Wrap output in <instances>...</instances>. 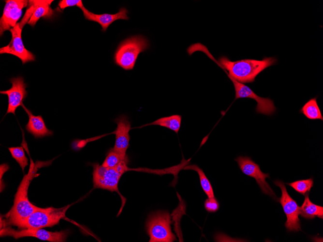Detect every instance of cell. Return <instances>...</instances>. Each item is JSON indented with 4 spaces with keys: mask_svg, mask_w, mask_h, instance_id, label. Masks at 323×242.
<instances>
[{
    "mask_svg": "<svg viewBox=\"0 0 323 242\" xmlns=\"http://www.w3.org/2000/svg\"><path fill=\"white\" fill-rule=\"evenodd\" d=\"M117 127L114 131L116 135L115 142L113 148L120 153L126 155L129 146L131 123L128 117L125 114H121L115 120Z\"/></svg>",
    "mask_w": 323,
    "mask_h": 242,
    "instance_id": "14",
    "label": "cell"
},
{
    "mask_svg": "<svg viewBox=\"0 0 323 242\" xmlns=\"http://www.w3.org/2000/svg\"><path fill=\"white\" fill-rule=\"evenodd\" d=\"M317 97L310 98L299 110V113L304 114L310 120H323V117L317 101Z\"/></svg>",
    "mask_w": 323,
    "mask_h": 242,
    "instance_id": "20",
    "label": "cell"
},
{
    "mask_svg": "<svg viewBox=\"0 0 323 242\" xmlns=\"http://www.w3.org/2000/svg\"><path fill=\"white\" fill-rule=\"evenodd\" d=\"M10 81L12 85L11 87L8 90L1 91L0 93L8 96V106L6 114L12 113L15 114L16 109L22 105L23 101L27 96V85L22 76L12 78Z\"/></svg>",
    "mask_w": 323,
    "mask_h": 242,
    "instance_id": "13",
    "label": "cell"
},
{
    "mask_svg": "<svg viewBox=\"0 0 323 242\" xmlns=\"http://www.w3.org/2000/svg\"><path fill=\"white\" fill-rule=\"evenodd\" d=\"M204 207L208 213H215L220 208V204L216 198H208L204 202Z\"/></svg>",
    "mask_w": 323,
    "mask_h": 242,
    "instance_id": "25",
    "label": "cell"
},
{
    "mask_svg": "<svg viewBox=\"0 0 323 242\" xmlns=\"http://www.w3.org/2000/svg\"><path fill=\"white\" fill-rule=\"evenodd\" d=\"M12 157L16 161L24 172L25 167L28 165V159L25 156L24 149L21 146L8 148Z\"/></svg>",
    "mask_w": 323,
    "mask_h": 242,
    "instance_id": "24",
    "label": "cell"
},
{
    "mask_svg": "<svg viewBox=\"0 0 323 242\" xmlns=\"http://www.w3.org/2000/svg\"><path fill=\"white\" fill-rule=\"evenodd\" d=\"M181 116L174 114L168 116L161 117L155 121L139 127L142 128L150 125H158L171 129L177 133L180 129L181 123Z\"/></svg>",
    "mask_w": 323,
    "mask_h": 242,
    "instance_id": "19",
    "label": "cell"
},
{
    "mask_svg": "<svg viewBox=\"0 0 323 242\" xmlns=\"http://www.w3.org/2000/svg\"><path fill=\"white\" fill-rule=\"evenodd\" d=\"M33 174L29 173L26 175L19 185L15 197L14 205L6 214L7 220L5 222L9 225L14 226L17 222L24 219L30 215L38 207L32 204L28 197V190Z\"/></svg>",
    "mask_w": 323,
    "mask_h": 242,
    "instance_id": "4",
    "label": "cell"
},
{
    "mask_svg": "<svg viewBox=\"0 0 323 242\" xmlns=\"http://www.w3.org/2000/svg\"><path fill=\"white\" fill-rule=\"evenodd\" d=\"M21 106L29 116V121L26 125V129L28 132L36 138L53 135V132L47 128L42 116L34 115L23 104Z\"/></svg>",
    "mask_w": 323,
    "mask_h": 242,
    "instance_id": "16",
    "label": "cell"
},
{
    "mask_svg": "<svg viewBox=\"0 0 323 242\" xmlns=\"http://www.w3.org/2000/svg\"><path fill=\"white\" fill-rule=\"evenodd\" d=\"M22 29L18 22L9 30L12 34L11 40L8 45L0 48V53L14 55L21 59L24 64L34 61L35 57L25 47L21 37Z\"/></svg>",
    "mask_w": 323,
    "mask_h": 242,
    "instance_id": "11",
    "label": "cell"
},
{
    "mask_svg": "<svg viewBox=\"0 0 323 242\" xmlns=\"http://www.w3.org/2000/svg\"><path fill=\"white\" fill-rule=\"evenodd\" d=\"M81 10L82 11L85 18L88 20L99 23L102 27V31H106L109 26L117 20H128V11L125 7H121L118 12L114 14L104 13L95 14L88 11L84 6Z\"/></svg>",
    "mask_w": 323,
    "mask_h": 242,
    "instance_id": "15",
    "label": "cell"
},
{
    "mask_svg": "<svg viewBox=\"0 0 323 242\" xmlns=\"http://www.w3.org/2000/svg\"><path fill=\"white\" fill-rule=\"evenodd\" d=\"M129 162H124L115 168H106L97 163L92 164L94 188L108 190L117 192L121 197L124 206L126 199L120 193L118 184L121 176L129 168Z\"/></svg>",
    "mask_w": 323,
    "mask_h": 242,
    "instance_id": "3",
    "label": "cell"
},
{
    "mask_svg": "<svg viewBox=\"0 0 323 242\" xmlns=\"http://www.w3.org/2000/svg\"><path fill=\"white\" fill-rule=\"evenodd\" d=\"M191 50L192 52L198 51L205 53L230 76L242 84L252 83L257 75L278 61L272 57H264L261 60L244 59L233 61L225 56L220 57L217 61L207 47L199 43L193 44Z\"/></svg>",
    "mask_w": 323,
    "mask_h": 242,
    "instance_id": "1",
    "label": "cell"
},
{
    "mask_svg": "<svg viewBox=\"0 0 323 242\" xmlns=\"http://www.w3.org/2000/svg\"><path fill=\"white\" fill-rule=\"evenodd\" d=\"M169 213L158 211L149 214L146 222V230L150 242H172L176 237L172 232Z\"/></svg>",
    "mask_w": 323,
    "mask_h": 242,
    "instance_id": "6",
    "label": "cell"
},
{
    "mask_svg": "<svg viewBox=\"0 0 323 242\" xmlns=\"http://www.w3.org/2000/svg\"><path fill=\"white\" fill-rule=\"evenodd\" d=\"M4 236H11L15 239L32 237L43 241L62 242H65L67 233L66 231L51 232L41 228H26L16 230L6 227L0 229V237Z\"/></svg>",
    "mask_w": 323,
    "mask_h": 242,
    "instance_id": "10",
    "label": "cell"
},
{
    "mask_svg": "<svg viewBox=\"0 0 323 242\" xmlns=\"http://www.w3.org/2000/svg\"><path fill=\"white\" fill-rule=\"evenodd\" d=\"M125 162H129L127 155H124L112 148L107 152L102 165L106 168H112Z\"/></svg>",
    "mask_w": 323,
    "mask_h": 242,
    "instance_id": "21",
    "label": "cell"
},
{
    "mask_svg": "<svg viewBox=\"0 0 323 242\" xmlns=\"http://www.w3.org/2000/svg\"><path fill=\"white\" fill-rule=\"evenodd\" d=\"M274 184L279 186L281 191V196L278 198L281 205L287 220L285 227L288 231L297 232L301 230L300 221L299 218L300 207L297 202L290 196L287 190L284 183L280 180H276Z\"/></svg>",
    "mask_w": 323,
    "mask_h": 242,
    "instance_id": "7",
    "label": "cell"
},
{
    "mask_svg": "<svg viewBox=\"0 0 323 242\" xmlns=\"http://www.w3.org/2000/svg\"><path fill=\"white\" fill-rule=\"evenodd\" d=\"M149 47L148 40L139 35L129 37L121 41L114 54L115 63L124 70H132L138 56Z\"/></svg>",
    "mask_w": 323,
    "mask_h": 242,
    "instance_id": "2",
    "label": "cell"
},
{
    "mask_svg": "<svg viewBox=\"0 0 323 242\" xmlns=\"http://www.w3.org/2000/svg\"><path fill=\"white\" fill-rule=\"evenodd\" d=\"M58 6L62 10L67 7L73 6H77L80 9L84 7L81 0H61L59 1Z\"/></svg>",
    "mask_w": 323,
    "mask_h": 242,
    "instance_id": "26",
    "label": "cell"
},
{
    "mask_svg": "<svg viewBox=\"0 0 323 242\" xmlns=\"http://www.w3.org/2000/svg\"><path fill=\"white\" fill-rule=\"evenodd\" d=\"M68 205L60 208L52 207L37 208L28 217L15 224L20 228H41L51 227L58 224L65 216Z\"/></svg>",
    "mask_w": 323,
    "mask_h": 242,
    "instance_id": "5",
    "label": "cell"
},
{
    "mask_svg": "<svg viewBox=\"0 0 323 242\" xmlns=\"http://www.w3.org/2000/svg\"><path fill=\"white\" fill-rule=\"evenodd\" d=\"M184 169L196 171L198 174L201 187L205 194L208 198L214 197L213 189L211 183L202 169L194 164L187 166L184 168Z\"/></svg>",
    "mask_w": 323,
    "mask_h": 242,
    "instance_id": "22",
    "label": "cell"
},
{
    "mask_svg": "<svg viewBox=\"0 0 323 242\" xmlns=\"http://www.w3.org/2000/svg\"><path fill=\"white\" fill-rule=\"evenodd\" d=\"M3 14L0 18V34L1 36L6 30H9L17 23L21 17L22 10L28 5L29 1L26 0H7Z\"/></svg>",
    "mask_w": 323,
    "mask_h": 242,
    "instance_id": "12",
    "label": "cell"
},
{
    "mask_svg": "<svg viewBox=\"0 0 323 242\" xmlns=\"http://www.w3.org/2000/svg\"><path fill=\"white\" fill-rule=\"evenodd\" d=\"M299 215L307 219H312L316 217L323 219V207L311 202L308 193L307 194L302 205L300 207Z\"/></svg>",
    "mask_w": 323,
    "mask_h": 242,
    "instance_id": "18",
    "label": "cell"
},
{
    "mask_svg": "<svg viewBox=\"0 0 323 242\" xmlns=\"http://www.w3.org/2000/svg\"><path fill=\"white\" fill-rule=\"evenodd\" d=\"M224 72L234 85L235 90V100L241 98H249L255 100L257 102L255 111L258 114L271 115L275 112L276 108L274 101L271 99L259 96L248 86L237 82L226 72Z\"/></svg>",
    "mask_w": 323,
    "mask_h": 242,
    "instance_id": "8",
    "label": "cell"
},
{
    "mask_svg": "<svg viewBox=\"0 0 323 242\" xmlns=\"http://www.w3.org/2000/svg\"><path fill=\"white\" fill-rule=\"evenodd\" d=\"M235 161L244 174L255 179L264 194L269 195L277 201L278 198L266 181V178H269L268 173H263L259 165L253 161L250 157L239 156L235 159Z\"/></svg>",
    "mask_w": 323,
    "mask_h": 242,
    "instance_id": "9",
    "label": "cell"
},
{
    "mask_svg": "<svg viewBox=\"0 0 323 242\" xmlns=\"http://www.w3.org/2000/svg\"><path fill=\"white\" fill-rule=\"evenodd\" d=\"M33 6V14L28 22L32 27H34L36 23L42 17L51 18L53 17L54 12L50 7L53 0H30Z\"/></svg>",
    "mask_w": 323,
    "mask_h": 242,
    "instance_id": "17",
    "label": "cell"
},
{
    "mask_svg": "<svg viewBox=\"0 0 323 242\" xmlns=\"http://www.w3.org/2000/svg\"><path fill=\"white\" fill-rule=\"evenodd\" d=\"M291 186L297 192L305 196L308 194L311 188L313 186V180L312 178L309 179L300 180L294 182L286 183Z\"/></svg>",
    "mask_w": 323,
    "mask_h": 242,
    "instance_id": "23",
    "label": "cell"
}]
</instances>
